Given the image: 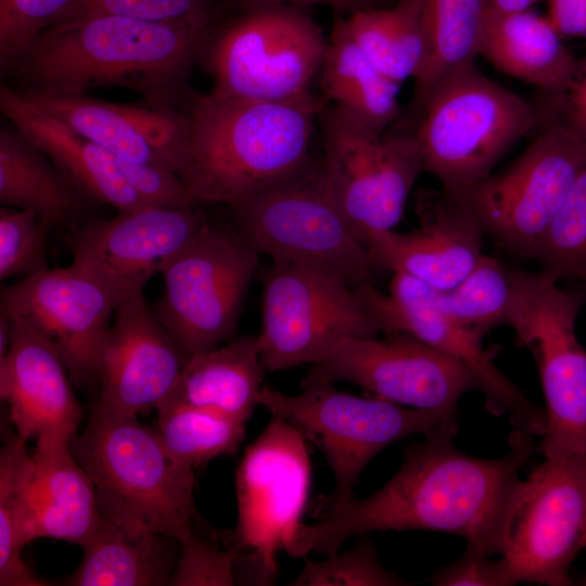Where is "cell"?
<instances>
[{
  "label": "cell",
  "mask_w": 586,
  "mask_h": 586,
  "mask_svg": "<svg viewBox=\"0 0 586 586\" xmlns=\"http://www.w3.org/2000/svg\"><path fill=\"white\" fill-rule=\"evenodd\" d=\"M458 421H445L411 445L398 471L370 496L343 501L323 498L319 521L302 522L286 550L291 557L340 552L343 543L374 531H434L454 534L467 547L497 553L507 500L533 453L531 435L518 431L499 458H479L454 446Z\"/></svg>",
  "instance_id": "1"
},
{
  "label": "cell",
  "mask_w": 586,
  "mask_h": 586,
  "mask_svg": "<svg viewBox=\"0 0 586 586\" xmlns=\"http://www.w3.org/2000/svg\"><path fill=\"white\" fill-rule=\"evenodd\" d=\"M215 28V18L92 15L44 29L4 76L22 91L81 95L123 87L146 102L178 106L189 99V76Z\"/></svg>",
  "instance_id": "2"
},
{
  "label": "cell",
  "mask_w": 586,
  "mask_h": 586,
  "mask_svg": "<svg viewBox=\"0 0 586 586\" xmlns=\"http://www.w3.org/2000/svg\"><path fill=\"white\" fill-rule=\"evenodd\" d=\"M327 102L311 91L280 102L212 92L190 98V144L179 177L194 203L234 208L301 168Z\"/></svg>",
  "instance_id": "3"
},
{
  "label": "cell",
  "mask_w": 586,
  "mask_h": 586,
  "mask_svg": "<svg viewBox=\"0 0 586 586\" xmlns=\"http://www.w3.org/2000/svg\"><path fill=\"white\" fill-rule=\"evenodd\" d=\"M69 448L94 485L103 518L178 543L195 535L194 470L169 456L155 428L92 405Z\"/></svg>",
  "instance_id": "4"
},
{
  "label": "cell",
  "mask_w": 586,
  "mask_h": 586,
  "mask_svg": "<svg viewBox=\"0 0 586 586\" xmlns=\"http://www.w3.org/2000/svg\"><path fill=\"white\" fill-rule=\"evenodd\" d=\"M548 116L539 103L485 76L474 60L453 68L426 98L412 132L424 171L460 193L492 174L502 155Z\"/></svg>",
  "instance_id": "5"
},
{
  "label": "cell",
  "mask_w": 586,
  "mask_h": 586,
  "mask_svg": "<svg viewBox=\"0 0 586 586\" xmlns=\"http://www.w3.org/2000/svg\"><path fill=\"white\" fill-rule=\"evenodd\" d=\"M235 230L275 262L326 270L352 288L371 282L375 270L332 189L322 156L231 208Z\"/></svg>",
  "instance_id": "6"
},
{
  "label": "cell",
  "mask_w": 586,
  "mask_h": 586,
  "mask_svg": "<svg viewBox=\"0 0 586 586\" xmlns=\"http://www.w3.org/2000/svg\"><path fill=\"white\" fill-rule=\"evenodd\" d=\"M258 405L290 422L321 450L335 481L334 492L324 497L330 501L352 498L361 471L392 443L455 421L377 396L343 393L315 366L302 380L300 393L263 386Z\"/></svg>",
  "instance_id": "7"
},
{
  "label": "cell",
  "mask_w": 586,
  "mask_h": 586,
  "mask_svg": "<svg viewBox=\"0 0 586 586\" xmlns=\"http://www.w3.org/2000/svg\"><path fill=\"white\" fill-rule=\"evenodd\" d=\"M328 37L305 8L276 4L242 11L215 28L202 60L214 94L252 101H289L310 92Z\"/></svg>",
  "instance_id": "8"
},
{
  "label": "cell",
  "mask_w": 586,
  "mask_h": 586,
  "mask_svg": "<svg viewBox=\"0 0 586 586\" xmlns=\"http://www.w3.org/2000/svg\"><path fill=\"white\" fill-rule=\"evenodd\" d=\"M510 326L536 361L545 397L544 458L586 459V351L576 334L583 296L548 273L513 267Z\"/></svg>",
  "instance_id": "9"
},
{
  "label": "cell",
  "mask_w": 586,
  "mask_h": 586,
  "mask_svg": "<svg viewBox=\"0 0 586 586\" xmlns=\"http://www.w3.org/2000/svg\"><path fill=\"white\" fill-rule=\"evenodd\" d=\"M585 165L586 144L552 113L505 171L451 194L470 212L484 235L509 253L535 259Z\"/></svg>",
  "instance_id": "10"
},
{
  "label": "cell",
  "mask_w": 586,
  "mask_h": 586,
  "mask_svg": "<svg viewBox=\"0 0 586 586\" xmlns=\"http://www.w3.org/2000/svg\"><path fill=\"white\" fill-rule=\"evenodd\" d=\"M258 255L235 229L208 224L164 266L153 311L188 357L233 336Z\"/></svg>",
  "instance_id": "11"
},
{
  "label": "cell",
  "mask_w": 586,
  "mask_h": 586,
  "mask_svg": "<svg viewBox=\"0 0 586 586\" xmlns=\"http://www.w3.org/2000/svg\"><path fill=\"white\" fill-rule=\"evenodd\" d=\"M379 333L353 288L335 275L275 260L264 273L257 341L266 371L317 365L342 341Z\"/></svg>",
  "instance_id": "12"
},
{
  "label": "cell",
  "mask_w": 586,
  "mask_h": 586,
  "mask_svg": "<svg viewBox=\"0 0 586 586\" xmlns=\"http://www.w3.org/2000/svg\"><path fill=\"white\" fill-rule=\"evenodd\" d=\"M586 459L545 458L519 480L505 506L497 553L515 581L573 584L570 568L584 548Z\"/></svg>",
  "instance_id": "13"
},
{
  "label": "cell",
  "mask_w": 586,
  "mask_h": 586,
  "mask_svg": "<svg viewBox=\"0 0 586 586\" xmlns=\"http://www.w3.org/2000/svg\"><path fill=\"white\" fill-rule=\"evenodd\" d=\"M322 160L340 207L365 245L375 232L393 230L411 189L424 171L412 126L374 132L335 106L321 115Z\"/></svg>",
  "instance_id": "14"
},
{
  "label": "cell",
  "mask_w": 586,
  "mask_h": 586,
  "mask_svg": "<svg viewBox=\"0 0 586 586\" xmlns=\"http://www.w3.org/2000/svg\"><path fill=\"white\" fill-rule=\"evenodd\" d=\"M235 540L249 552L257 582L278 574V555L291 544L307 502L310 459L306 438L290 422L272 416L251 444L235 476Z\"/></svg>",
  "instance_id": "15"
},
{
  "label": "cell",
  "mask_w": 586,
  "mask_h": 586,
  "mask_svg": "<svg viewBox=\"0 0 586 586\" xmlns=\"http://www.w3.org/2000/svg\"><path fill=\"white\" fill-rule=\"evenodd\" d=\"M128 295L72 263L48 268L2 288L0 314L16 317L47 337L73 384L95 385L99 355L110 319Z\"/></svg>",
  "instance_id": "16"
},
{
  "label": "cell",
  "mask_w": 586,
  "mask_h": 586,
  "mask_svg": "<svg viewBox=\"0 0 586 586\" xmlns=\"http://www.w3.org/2000/svg\"><path fill=\"white\" fill-rule=\"evenodd\" d=\"M347 339L314 365L332 382L345 381L382 399L457 420L458 403L479 390L460 362L405 334Z\"/></svg>",
  "instance_id": "17"
},
{
  "label": "cell",
  "mask_w": 586,
  "mask_h": 586,
  "mask_svg": "<svg viewBox=\"0 0 586 586\" xmlns=\"http://www.w3.org/2000/svg\"><path fill=\"white\" fill-rule=\"evenodd\" d=\"M208 224L195 206H146L91 218L69 228L65 241L72 263L129 295L143 290Z\"/></svg>",
  "instance_id": "18"
},
{
  "label": "cell",
  "mask_w": 586,
  "mask_h": 586,
  "mask_svg": "<svg viewBox=\"0 0 586 586\" xmlns=\"http://www.w3.org/2000/svg\"><path fill=\"white\" fill-rule=\"evenodd\" d=\"M188 358L138 290L116 308L98 359L99 393L92 405L130 418L156 410Z\"/></svg>",
  "instance_id": "19"
},
{
  "label": "cell",
  "mask_w": 586,
  "mask_h": 586,
  "mask_svg": "<svg viewBox=\"0 0 586 586\" xmlns=\"http://www.w3.org/2000/svg\"><path fill=\"white\" fill-rule=\"evenodd\" d=\"M353 290L380 332L409 335L460 362L476 380L492 413L507 416L518 431L531 436L543 435L545 411L495 365L483 346L485 333L431 307L397 301L371 282Z\"/></svg>",
  "instance_id": "20"
},
{
  "label": "cell",
  "mask_w": 586,
  "mask_h": 586,
  "mask_svg": "<svg viewBox=\"0 0 586 586\" xmlns=\"http://www.w3.org/2000/svg\"><path fill=\"white\" fill-rule=\"evenodd\" d=\"M18 92L119 160L157 165L178 175L184 164L191 126L188 113L177 106Z\"/></svg>",
  "instance_id": "21"
},
{
  "label": "cell",
  "mask_w": 586,
  "mask_h": 586,
  "mask_svg": "<svg viewBox=\"0 0 586 586\" xmlns=\"http://www.w3.org/2000/svg\"><path fill=\"white\" fill-rule=\"evenodd\" d=\"M420 228L370 234L365 246L375 269L400 272L433 288L458 284L483 254L482 228L451 193L421 191L417 202Z\"/></svg>",
  "instance_id": "22"
},
{
  "label": "cell",
  "mask_w": 586,
  "mask_h": 586,
  "mask_svg": "<svg viewBox=\"0 0 586 586\" xmlns=\"http://www.w3.org/2000/svg\"><path fill=\"white\" fill-rule=\"evenodd\" d=\"M7 316V315H5ZM10 347L0 361V396L15 434L71 441L82 419L69 372L52 343L26 321L9 317Z\"/></svg>",
  "instance_id": "23"
},
{
  "label": "cell",
  "mask_w": 586,
  "mask_h": 586,
  "mask_svg": "<svg viewBox=\"0 0 586 586\" xmlns=\"http://www.w3.org/2000/svg\"><path fill=\"white\" fill-rule=\"evenodd\" d=\"M69 442L42 437L30 454L31 466L18 495L27 544L53 538L82 548L102 522L94 485L74 457Z\"/></svg>",
  "instance_id": "24"
},
{
  "label": "cell",
  "mask_w": 586,
  "mask_h": 586,
  "mask_svg": "<svg viewBox=\"0 0 586 586\" xmlns=\"http://www.w3.org/2000/svg\"><path fill=\"white\" fill-rule=\"evenodd\" d=\"M0 111L93 202L118 212L149 206L125 178L116 156L27 100L9 84L0 86Z\"/></svg>",
  "instance_id": "25"
},
{
  "label": "cell",
  "mask_w": 586,
  "mask_h": 586,
  "mask_svg": "<svg viewBox=\"0 0 586 586\" xmlns=\"http://www.w3.org/2000/svg\"><path fill=\"white\" fill-rule=\"evenodd\" d=\"M547 17L532 9L488 10L479 47L496 68L537 88L543 98H559L576 67L570 50Z\"/></svg>",
  "instance_id": "26"
},
{
  "label": "cell",
  "mask_w": 586,
  "mask_h": 586,
  "mask_svg": "<svg viewBox=\"0 0 586 586\" xmlns=\"http://www.w3.org/2000/svg\"><path fill=\"white\" fill-rule=\"evenodd\" d=\"M265 371L257 336H243L190 356L162 404L203 408L246 423L258 405Z\"/></svg>",
  "instance_id": "27"
},
{
  "label": "cell",
  "mask_w": 586,
  "mask_h": 586,
  "mask_svg": "<svg viewBox=\"0 0 586 586\" xmlns=\"http://www.w3.org/2000/svg\"><path fill=\"white\" fill-rule=\"evenodd\" d=\"M91 202L15 126L1 128L2 206L31 211L52 226L73 228L93 218Z\"/></svg>",
  "instance_id": "28"
},
{
  "label": "cell",
  "mask_w": 586,
  "mask_h": 586,
  "mask_svg": "<svg viewBox=\"0 0 586 586\" xmlns=\"http://www.w3.org/2000/svg\"><path fill=\"white\" fill-rule=\"evenodd\" d=\"M388 290L397 301L431 307L485 334L496 327L510 326L517 304L513 267L485 253L450 289H436L408 275L394 272Z\"/></svg>",
  "instance_id": "29"
},
{
  "label": "cell",
  "mask_w": 586,
  "mask_h": 586,
  "mask_svg": "<svg viewBox=\"0 0 586 586\" xmlns=\"http://www.w3.org/2000/svg\"><path fill=\"white\" fill-rule=\"evenodd\" d=\"M323 98L374 132L400 119V85L386 77L358 48L339 15L318 73Z\"/></svg>",
  "instance_id": "30"
},
{
  "label": "cell",
  "mask_w": 586,
  "mask_h": 586,
  "mask_svg": "<svg viewBox=\"0 0 586 586\" xmlns=\"http://www.w3.org/2000/svg\"><path fill=\"white\" fill-rule=\"evenodd\" d=\"M170 537L110 521L82 547L84 557L68 578L72 586H156L169 584Z\"/></svg>",
  "instance_id": "31"
},
{
  "label": "cell",
  "mask_w": 586,
  "mask_h": 586,
  "mask_svg": "<svg viewBox=\"0 0 586 586\" xmlns=\"http://www.w3.org/2000/svg\"><path fill=\"white\" fill-rule=\"evenodd\" d=\"M488 10L489 0H422L425 56L413 78L409 117L417 118L444 76L479 55Z\"/></svg>",
  "instance_id": "32"
},
{
  "label": "cell",
  "mask_w": 586,
  "mask_h": 586,
  "mask_svg": "<svg viewBox=\"0 0 586 586\" xmlns=\"http://www.w3.org/2000/svg\"><path fill=\"white\" fill-rule=\"evenodd\" d=\"M337 15L354 42L386 77L402 85L417 76L425 56L422 0H396L390 8Z\"/></svg>",
  "instance_id": "33"
},
{
  "label": "cell",
  "mask_w": 586,
  "mask_h": 586,
  "mask_svg": "<svg viewBox=\"0 0 586 586\" xmlns=\"http://www.w3.org/2000/svg\"><path fill=\"white\" fill-rule=\"evenodd\" d=\"M156 412L155 429L167 453L191 470L234 454L245 436V422L212 410L162 404Z\"/></svg>",
  "instance_id": "34"
},
{
  "label": "cell",
  "mask_w": 586,
  "mask_h": 586,
  "mask_svg": "<svg viewBox=\"0 0 586 586\" xmlns=\"http://www.w3.org/2000/svg\"><path fill=\"white\" fill-rule=\"evenodd\" d=\"M16 434L0 450V585L46 586L22 557L27 545L22 533L18 494L30 469L31 456Z\"/></svg>",
  "instance_id": "35"
},
{
  "label": "cell",
  "mask_w": 586,
  "mask_h": 586,
  "mask_svg": "<svg viewBox=\"0 0 586 586\" xmlns=\"http://www.w3.org/2000/svg\"><path fill=\"white\" fill-rule=\"evenodd\" d=\"M535 259L557 279L586 282V165L544 235Z\"/></svg>",
  "instance_id": "36"
},
{
  "label": "cell",
  "mask_w": 586,
  "mask_h": 586,
  "mask_svg": "<svg viewBox=\"0 0 586 586\" xmlns=\"http://www.w3.org/2000/svg\"><path fill=\"white\" fill-rule=\"evenodd\" d=\"M53 226L36 213L0 208V280L48 269L47 243Z\"/></svg>",
  "instance_id": "37"
},
{
  "label": "cell",
  "mask_w": 586,
  "mask_h": 586,
  "mask_svg": "<svg viewBox=\"0 0 586 586\" xmlns=\"http://www.w3.org/2000/svg\"><path fill=\"white\" fill-rule=\"evenodd\" d=\"M293 586H404L406 581L387 571L368 538L359 539L343 553L323 561L306 560Z\"/></svg>",
  "instance_id": "38"
},
{
  "label": "cell",
  "mask_w": 586,
  "mask_h": 586,
  "mask_svg": "<svg viewBox=\"0 0 586 586\" xmlns=\"http://www.w3.org/2000/svg\"><path fill=\"white\" fill-rule=\"evenodd\" d=\"M77 0H0V72L4 76L31 41L59 23Z\"/></svg>",
  "instance_id": "39"
},
{
  "label": "cell",
  "mask_w": 586,
  "mask_h": 586,
  "mask_svg": "<svg viewBox=\"0 0 586 586\" xmlns=\"http://www.w3.org/2000/svg\"><path fill=\"white\" fill-rule=\"evenodd\" d=\"M103 14L152 22H183L215 18V5L214 0H77L56 24Z\"/></svg>",
  "instance_id": "40"
},
{
  "label": "cell",
  "mask_w": 586,
  "mask_h": 586,
  "mask_svg": "<svg viewBox=\"0 0 586 586\" xmlns=\"http://www.w3.org/2000/svg\"><path fill=\"white\" fill-rule=\"evenodd\" d=\"M180 556L169 585L230 586L235 581L238 556L232 550L212 547L195 535L179 543Z\"/></svg>",
  "instance_id": "41"
},
{
  "label": "cell",
  "mask_w": 586,
  "mask_h": 586,
  "mask_svg": "<svg viewBox=\"0 0 586 586\" xmlns=\"http://www.w3.org/2000/svg\"><path fill=\"white\" fill-rule=\"evenodd\" d=\"M117 162L127 181L149 206L189 207L196 205L178 174L153 164L119 158Z\"/></svg>",
  "instance_id": "42"
},
{
  "label": "cell",
  "mask_w": 586,
  "mask_h": 586,
  "mask_svg": "<svg viewBox=\"0 0 586 586\" xmlns=\"http://www.w3.org/2000/svg\"><path fill=\"white\" fill-rule=\"evenodd\" d=\"M435 586H510L518 582L499 558L468 548L455 562L441 568L431 576Z\"/></svg>",
  "instance_id": "43"
},
{
  "label": "cell",
  "mask_w": 586,
  "mask_h": 586,
  "mask_svg": "<svg viewBox=\"0 0 586 586\" xmlns=\"http://www.w3.org/2000/svg\"><path fill=\"white\" fill-rule=\"evenodd\" d=\"M557 116L586 144V54L563 93L555 100Z\"/></svg>",
  "instance_id": "44"
},
{
  "label": "cell",
  "mask_w": 586,
  "mask_h": 586,
  "mask_svg": "<svg viewBox=\"0 0 586 586\" xmlns=\"http://www.w3.org/2000/svg\"><path fill=\"white\" fill-rule=\"evenodd\" d=\"M547 18L561 37L586 38V0H548Z\"/></svg>",
  "instance_id": "45"
},
{
  "label": "cell",
  "mask_w": 586,
  "mask_h": 586,
  "mask_svg": "<svg viewBox=\"0 0 586 586\" xmlns=\"http://www.w3.org/2000/svg\"><path fill=\"white\" fill-rule=\"evenodd\" d=\"M242 10L276 4H289L306 8L309 5H326L333 9L340 15H346L352 12L378 7L380 0H232Z\"/></svg>",
  "instance_id": "46"
},
{
  "label": "cell",
  "mask_w": 586,
  "mask_h": 586,
  "mask_svg": "<svg viewBox=\"0 0 586 586\" xmlns=\"http://www.w3.org/2000/svg\"><path fill=\"white\" fill-rule=\"evenodd\" d=\"M540 0H489V9L498 12H517L532 9Z\"/></svg>",
  "instance_id": "47"
},
{
  "label": "cell",
  "mask_w": 586,
  "mask_h": 586,
  "mask_svg": "<svg viewBox=\"0 0 586 586\" xmlns=\"http://www.w3.org/2000/svg\"><path fill=\"white\" fill-rule=\"evenodd\" d=\"M584 548H586V524H585V538H584ZM585 584H586V579H585Z\"/></svg>",
  "instance_id": "48"
},
{
  "label": "cell",
  "mask_w": 586,
  "mask_h": 586,
  "mask_svg": "<svg viewBox=\"0 0 586 586\" xmlns=\"http://www.w3.org/2000/svg\"><path fill=\"white\" fill-rule=\"evenodd\" d=\"M586 283V282H585Z\"/></svg>",
  "instance_id": "49"
}]
</instances>
